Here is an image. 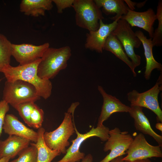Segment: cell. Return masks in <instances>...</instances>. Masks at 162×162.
I'll list each match as a JSON object with an SVG mask.
<instances>
[{
    "mask_svg": "<svg viewBox=\"0 0 162 162\" xmlns=\"http://www.w3.org/2000/svg\"><path fill=\"white\" fill-rule=\"evenodd\" d=\"M41 60V58L29 64L15 67L9 64L3 69L2 72L7 81L20 80L32 84L39 96L46 99L51 95L52 84L50 80L42 79L38 75V68Z\"/></svg>",
    "mask_w": 162,
    "mask_h": 162,
    "instance_id": "1",
    "label": "cell"
},
{
    "mask_svg": "<svg viewBox=\"0 0 162 162\" xmlns=\"http://www.w3.org/2000/svg\"><path fill=\"white\" fill-rule=\"evenodd\" d=\"M79 104L78 102L72 103L64 113V119L58 128L53 131L44 133V140L51 149L59 151L61 153H66V147L70 144L68 140L75 132L74 114Z\"/></svg>",
    "mask_w": 162,
    "mask_h": 162,
    "instance_id": "2",
    "label": "cell"
},
{
    "mask_svg": "<svg viewBox=\"0 0 162 162\" xmlns=\"http://www.w3.org/2000/svg\"><path fill=\"white\" fill-rule=\"evenodd\" d=\"M71 55L69 46L56 48L49 47L44 53L38 68V74L41 78L50 80L55 77L67 66Z\"/></svg>",
    "mask_w": 162,
    "mask_h": 162,
    "instance_id": "3",
    "label": "cell"
},
{
    "mask_svg": "<svg viewBox=\"0 0 162 162\" xmlns=\"http://www.w3.org/2000/svg\"><path fill=\"white\" fill-rule=\"evenodd\" d=\"M72 7L75 12V22L77 26L89 32L99 28V20L104 17L94 0H74Z\"/></svg>",
    "mask_w": 162,
    "mask_h": 162,
    "instance_id": "4",
    "label": "cell"
},
{
    "mask_svg": "<svg viewBox=\"0 0 162 162\" xmlns=\"http://www.w3.org/2000/svg\"><path fill=\"white\" fill-rule=\"evenodd\" d=\"M40 98L35 87L28 82L17 80L5 83L3 100L13 107L22 103L35 102Z\"/></svg>",
    "mask_w": 162,
    "mask_h": 162,
    "instance_id": "5",
    "label": "cell"
},
{
    "mask_svg": "<svg viewBox=\"0 0 162 162\" xmlns=\"http://www.w3.org/2000/svg\"><path fill=\"white\" fill-rule=\"evenodd\" d=\"M162 76H160L155 85L149 90L139 93L135 90L127 94L130 106L144 107L149 109L157 116L158 121L162 122V111L159 106L158 96L162 90Z\"/></svg>",
    "mask_w": 162,
    "mask_h": 162,
    "instance_id": "6",
    "label": "cell"
},
{
    "mask_svg": "<svg viewBox=\"0 0 162 162\" xmlns=\"http://www.w3.org/2000/svg\"><path fill=\"white\" fill-rule=\"evenodd\" d=\"M111 33L120 42L127 56L130 59L135 68L140 65L141 57L135 53L134 49V48H139L142 43L130 25L125 20L120 19Z\"/></svg>",
    "mask_w": 162,
    "mask_h": 162,
    "instance_id": "7",
    "label": "cell"
},
{
    "mask_svg": "<svg viewBox=\"0 0 162 162\" xmlns=\"http://www.w3.org/2000/svg\"><path fill=\"white\" fill-rule=\"evenodd\" d=\"M77 137L71 141V145L67 149L65 155L60 160L53 162H79L85 157L84 153L80 150V147L83 142L90 137L96 136L99 137L102 141H106L109 137V128L104 125L92 127L86 133H80L75 128Z\"/></svg>",
    "mask_w": 162,
    "mask_h": 162,
    "instance_id": "8",
    "label": "cell"
},
{
    "mask_svg": "<svg viewBox=\"0 0 162 162\" xmlns=\"http://www.w3.org/2000/svg\"><path fill=\"white\" fill-rule=\"evenodd\" d=\"M109 137L104 147L105 152H110L99 162H110L113 159L126 154L134 138L127 131H122L117 127L110 130Z\"/></svg>",
    "mask_w": 162,
    "mask_h": 162,
    "instance_id": "9",
    "label": "cell"
},
{
    "mask_svg": "<svg viewBox=\"0 0 162 162\" xmlns=\"http://www.w3.org/2000/svg\"><path fill=\"white\" fill-rule=\"evenodd\" d=\"M126 154L127 155L122 158L123 161H132L152 157H162L161 147L159 145L154 146L149 144L141 133L134 139Z\"/></svg>",
    "mask_w": 162,
    "mask_h": 162,
    "instance_id": "10",
    "label": "cell"
},
{
    "mask_svg": "<svg viewBox=\"0 0 162 162\" xmlns=\"http://www.w3.org/2000/svg\"><path fill=\"white\" fill-rule=\"evenodd\" d=\"M12 56L20 65L33 62L41 58L50 47L48 43L40 45L22 44H12Z\"/></svg>",
    "mask_w": 162,
    "mask_h": 162,
    "instance_id": "11",
    "label": "cell"
},
{
    "mask_svg": "<svg viewBox=\"0 0 162 162\" xmlns=\"http://www.w3.org/2000/svg\"><path fill=\"white\" fill-rule=\"evenodd\" d=\"M120 18H118L109 24L104 23L102 20H100L99 28L87 34L85 47L99 53H102L106 39L114 29L118 21Z\"/></svg>",
    "mask_w": 162,
    "mask_h": 162,
    "instance_id": "12",
    "label": "cell"
},
{
    "mask_svg": "<svg viewBox=\"0 0 162 162\" xmlns=\"http://www.w3.org/2000/svg\"><path fill=\"white\" fill-rule=\"evenodd\" d=\"M121 19L125 20L132 27L136 26L147 31L150 38L154 33L153 25L157 20L156 14L151 8L143 12H138L128 9L127 13Z\"/></svg>",
    "mask_w": 162,
    "mask_h": 162,
    "instance_id": "13",
    "label": "cell"
},
{
    "mask_svg": "<svg viewBox=\"0 0 162 162\" xmlns=\"http://www.w3.org/2000/svg\"><path fill=\"white\" fill-rule=\"evenodd\" d=\"M98 90L102 96L103 101L97 126L103 125L104 122L114 113L128 112L130 106L123 104L115 96L107 93L102 86H98Z\"/></svg>",
    "mask_w": 162,
    "mask_h": 162,
    "instance_id": "14",
    "label": "cell"
},
{
    "mask_svg": "<svg viewBox=\"0 0 162 162\" xmlns=\"http://www.w3.org/2000/svg\"><path fill=\"white\" fill-rule=\"evenodd\" d=\"M4 133L9 135H15L26 139L36 143L37 132L26 126L14 115L7 114L3 127Z\"/></svg>",
    "mask_w": 162,
    "mask_h": 162,
    "instance_id": "15",
    "label": "cell"
},
{
    "mask_svg": "<svg viewBox=\"0 0 162 162\" xmlns=\"http://www.w3.org/2000/svg\"><path fill=\"white\" fill-rule=\"evenodd\" d=\"M128 112L133 118L136 129L142 134L152 136L161 147L162 146V136L156 133L152 129L148 119L143 111L141 107L130 106Z\"/></svg>",
    "mask_w": 162,
    "mask_h": 162,
    "instance_id": "16",
    "label": "cell"
},
{
    "mask_svg": "<svg viewBox=\"0 0 162 162\" xmlns=\"http://www.w3.org/2000/svg\"><path fill=\"white\" fill-rule=\"evenodd\" d=\"M30 141L15 135H9L4 140H0V159L6 157L14 158L23 149L28 146Z\"/></svg>",
    "mask_w": 162,
    "mask_h": 162,
    "instance_id": "17",
    "label": "cell"
},
{
    "mask_svg": "<svg viewBox=\"0 0 162 162\" xmlns=\"http://www.w3.org/2000/svg\"><path fill=\"white\" fill-rule=\"evenodd\" d=\"M135 33L141 41L144 48L146 61L144 77L146 80H148L149 79L152 72L153 70L157 69L162 71V65L155 59L153 56L152 48L154 46L152 38H147L141 31H136Z\"/></svg>",
    "mask_w": 162,
    "mask_h": 162,
    "instance_id": "18",
    "label": "cell"
},
{
    "mask_svg": "<svg viewBox=\"0 0 162 162\" xmlns=\"http://www.w3.org/2000/svg\"><path fill=\"white\" fill-rule=\"evenodd\" d=\"M52 0H22L20 10L28 16L35 17L44 16L46 11L52 9Z\"/></svg>",
    "mask_w": 162,
    "mask_h": 162,
    "instance_id": "19",
    "label": "cell"
},
{
    "mask_svg": "<svg viewBox=\"0 0 162 162\" xmlns=\"http://www.w3.org/2000/svg\"><path fill=\"white\" fill-rule=\"evenodd\" d=\"M95 4L105 14H116L110 19L114 21L128 13L129 9L123 0H94Z\"/></svg>",
    "mask_w": 162,
    "mask_h": 162,
    "instance_id": "20",
    "label": "cell"
},
{
    "mask_svg": "<svg viewBox=\"0 0 162 162\" xmlns=\"http://www.w3.org/2000/svg\"><path fill=\"white\" fill-rule=\"evenodd\" d=\"M103 50L111 52L123 61L130 68L134 76L136 75L134 65L126 53L122 44L116 37L111 32L106 39Z\"/></svg>",
    "mask_w": 162,
    "mask_h": 162,
    "instance_id": "21",
    "label": "cell"
},
{
    "mask_svg": "<svg viewBox=\"0 0 162 162\" xmlns=\"http://www.w3.org/2000/svg\"><path fill=\"white\" fill-rule=\"evenodd\" d=\"M45 129L43 127L38 129L37 142L34 143L38 150L37 162H51L56 157L60 155L59 151L50 148L46 144L44 139Z\"/></svg>",
    "mask_w": 162,
    "mask_h": 162,
    "instance_id": "22",
    "label": "cell"
},
{
    "mask_svg": "<svg viewBox=\"0 0 162 162\" xmlns=\"http://www.w3.org/2000/svg\"><path fill=\"white\" fill-rule=\"evenodd\" d=\"M12 44L6 37L0 33V72L5 66L10 64Z\"/></svg>",
    "mask_w": 162,
    "mask_h": 162,
    "instance_id": "23",
    "label": "cell"
},
{
    "mask_svg": "<svg viewBox=\"0 0 162 162\" xmlns=\"http://www.w3.org/2000/svg\"><path fill=\"white\" fill-rule=\"evenodd\" d=\"M22 150L18 154V157L10 162H37L38 150L34 143Z\"/></svg>",
    "mask_w": 162,
    "mask_h": 162,
    "instance_id": "24",
    "label": "cell"
},
{
    "mask_svg": "<svg viewBox=\"0 0 162 162\" xmlns=\"http://www.w3.org/2000/svg\"><path fill=\"white\" fill-rule=\"evenodd\" d=\"M158 24L157 28L154 32L152 38L154 46H160L162 45V1H158L156 14Z\"/></svg>",
    "mask_w": 162,
    "mask_h": 162,
    "instance_id": "25",
    "label": "cell"
},
{
    "mask_svg": "<svg viewBox=\"0 0 162 162\" xmlns=\"http://www.w3.org/2000/svg\"><path fill=\"white\" fill-rule=\"evenodd\" d=\"M35 102H27L16 105L13 107L18 113L25 123L31 127L30 117Z\"/></svg>",
    "mask_w": 162,
    "mask_h": 162,
    "instance_id": "26",
    "label": "cell"
},
{
    "mask_svg": "<svg viewBox=\"0 0 162 162\" xmlns=\"http://www.w3.org/2000/svg\"><path fill=\"white\" fill-rule=\"evenodd\" d=\"M43 110L35 104L30 117L31 127L38 129L42 127L44 119Z\"/></svg>",
    "mask_w": 162,
    "mask_h": 162,
    "instance_id": "27",
    "label": "cell"
},
{
    "mask_svg": "<svg viewBox=\"0 0 162 162\" xmlns=\"http://www.w3.org/2000/svg\"><path fill=\"white\" fill-rule=\"evenodd\" d=\"M9 110V104L4 100L0 101V136L3 130L5 118Z\"/></svg>",
    "mask_w": 162,
    "mask_h": 162,
    "instance_id": "28",
    "label": "cell"
},
{
    "mask_svg": "<svg viewBox=\"0 0 162 162\" xmlns=\"http://www.w3.org/2000/svg\"><path fill=\"white\" fill-rule=\"evenodd\" d=\"M56 4L57 12L62 13L64 9L72 6L74 0H52Z\"/></svg>",
    "mask_w": 162,
    "mask_h": 162,
    "instance_id": "29",
    "label": "cell"
},
{
    "mask_svg": "<svg viewBox=\"0 0 162 162\" xmlns=\"http://www.w3.org/2000/svg\"><path fill=\"white\" fill-rule=\"evenodd\" d=\"M124 1L130 10H134L135 9V7L136 6L137 3L133 2L130 0H124Z\"/></svg>",
    "mask_w": 162,
    "mask_h": 162,
    "instance_id": "30",
    "label": "cell"
},
{
    "mask_svg": "<svg viewBox=\"0 0 162 162\" xmlns=\"http://www.w3.org/2000/svg\"><path fill=\"white\" fill-rule=\"evenodd\" d=\"M93 157L90 154H89L85 156L82 160L81 162H92Z\"/></svg>",
    "mask_w": 162,
    "mask_h": 162,
    "instance_id": "31",
    "label": "cell"
},
{
    "mask_svg": "<svg viewBox=\"0 0 162 162\" xmlns=\"http://www.w3.org/2000/svg\"><path fill=\"white\" fill-rule=\"evenodd\" d=\"M123 162H152L149 158L137 160L133 161H123Z\"/></svg>",
    "mask_w": 162,
    "mask_h": 162,
    "instance_id": "32",
    "label": "cell"
},
{
    "mask_svg": "<svg viewBox=\"0 0 162 162\" xmlns=\"http://www.w3.org/2000/svg\"><path fill=\"white\" fill-rule=\"evenodd\" d=\"M123 157L122 156L117 157L112 160L110 162H123V161L122 160Z\"/></svg>",
    "mask_w": 162,
    "mask_h": 162,
    "instance_id": "33",
    "label": "cell"
},
{
    "mask_svg": "<svg viewBox=\"0 0 162 162\" xmlns=\"http://www.w3.org/2000/svg\"><path fill=\"white\" fill-rule=\"evenodd\" d=\"M155 127L157 129L162 132V123L161 122H158L155 125Z\"/></svg>",
    "mask_w": 162,
    "mask_h": 162,
    "instance_id": "34",
    "label": "cell"
},
{
    "mask_svg": "<svg viewBox=\"0 0 162 162\" xmlns=\"http://www.w3.org/2000/svg\"><path fill=\"white\" fill-rule=\"evenodd\" d=\"M10 159V157H4L0 159V162H9Z\"/></svg>",
    "mask_w": 162,
    "mask_h": 162,
    "instance_id": "35",
    "label": "cell"
},
{
    "mask_svg": "<svg viewBox=\"0 0 162 162\" xmlns=\"http://www.w3.org/2000/svg\"><path fill=\"white\" fill-rule=\"evenodd\" d=\"M1 80H2V79H0V82H1Z\"/></svg>",
    "mask_w": 162,
    "mask_h": 162,
    "instance_id": "36",
    "label": "cell"
}]
</instances>
